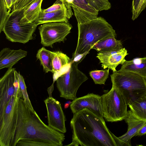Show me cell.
Masks as SVG:
<instances>
[{
	"label": "cell",
	"mask_w": 146,
	"mask_h": 146,
	"mask_svg": "<svg viewBox=\"0 0 146 146\" xmlns=\"http://www.w3.org/2000/svg\"><path fill=\"white\" fill-rule=\"evenodd\" d=\"M65 139L64 133L54 129L42 121L34 109L24 101L22 94L15 110L10 146H16L21 140L42 141L52 146H62Z\"/></svg>",
	"instance_id": "6da1fadb"
},
{
	"label": "cell",
	"mask_w": 146,
	"mask_h": 146,
	"mask_svg": "<svg viewBox=\"0 0 146 146\" xmlns=\"http://www.w3.org/2000/svg\"><path fill=\"white\" fill-rule=\"evenodd\" d=\"M70 125L72 142L67 146H120L118 137L110 131L104 119L88 109L74 114Z\"/></svg>",
	"instance_id": "7a4b0ae2"
},
{
	"label": "cell",
	"mask_w": 146,
	"mask_h": 146,
	"mask_svg": "<svg viewBox=\"0 0 146 146\" xmlns=\"http://www.w3.org/2000/svg\"><path fill=\"white\" fill-rule=\"evenodd\" d=\"M77 44L72 55L88 54L96 43L117 34L111 25L101 17L85 23L78 24Z\"/></svg>",
	"instance_id": "3957f363"
},
{
	"label": "cell",
	"mask_w": 146,
	"mask_h": 146,
	"mask_svg": "<svg viewBox=\"0 0 146 146\" xmlns=\"http://www.w3.org/2000/svg\"><path fill=\"white\" fill-rule=\"evenodd\" d=\"M112 85L122 94L128 105L146 94V78L133 72L121 70L110 75Z\"/></svg>",
	"instance_id": "277c9868"
},
{
	"label": "cell",
	"mask_w": 146,
	"mask_h": 146,
	"mask_svg": "<svg viewBox=\"0 0 146 146\" xmlns=\"http://www.w3.org/2000/svg\"><path fill=\"white\" fill-rule=\"evenodd\" d=\"M24 9L12 11L4 23L2 31L7 38L12 42L25 44L33 39V36L38 25L35 23L23 24L20 21L23 16Z\"/></svg>",
	"instance_id": "5b68a950"
},
{
	"label": "cell",
	"mask_w": 146,
	"mask_h": 146,
	"mask_svg": "<svg viewBox=\"0 0 146 146\" xmlns=\"http://www.w3.org/2000/svg\"><path fill=\"white\" fill-rule=\"evenodd\" d=\"M80 62L71 59L66 70L60 74L56 80L60 96L66 100L76 98L77 91L81 85L87 80V76L78 68Z\"/></svg>",
	"instance_id": "8992f818"
},
{
	"label": "cell",
	"mask_w": 146,
	"mask_h": 146,
	"mask_svg": "<svg viewBox=\"0 0 146 146\" xmlns=\"http://www.w3.org/2000/svg\"><path fill=\"white\" fill-rule=\"evenodd\" d=\"M68 9L72 8L78 24H82L98 17L99 11L111 7L108 0H60Z\"/></svg>",
	"instance_id": "52a82bcc"
},
{
	"label": "cell",
	"mask_w": 146,
	"mask_h": 146,
	"mask_svg": "<svg viewBox=\"0 0 146 146\" xmlns=\"http://www.w3.org/2000/svg\"><path fill=\"white\" fill-rule=\"evenodd\" d=\"M101 96L104 118L107 121L124 120L127 114V102L122 94L113 86Z\"/></svg>",
	"instance_id": "ba28073f"
},
{
	"label": "cell",
	"mask_w": 146,
	"mask_h": 146,
	"mask_svg": "<svg viewBox=\"0 0 146 146\" xmlns=\"http://www.w3.org/2000/svg\"><path fill=\"white\" fill-rule=\"evenodd\" d=\"M72 28L68 22L42 24L38 27L41 43L44 46L52 47L54 43L63 41Z\"/></svg>",
	"instance_id": "9c48e42d"
},
{
	"label": "cell",
	"mask_w": 146,
	"mask_h": 146,
	"mask_svg": "<svg viewBox=\"0 0 146 146\" xmlns=\"http://www.w3.org/2000/svg\"><path fill=\"white\" fill-rule=\"evenodd\" d=\"M22 94L20 87L8 102L2 121L0 122V146H10L12 137L15 108Z\"/></svg>",
	"instance_id": "30bf717a"
},
{
	"label": "cell",
	"mask_w": 146,
	"mask_h": 146,
	"mask_svg": "<svg viewBox=\"0 0 146 146\" xmlns=\"http://www.w3.org/2000/svg\"><path fill=\"white\" fill-rule=\"evenodd\" d=\"M44 102L47 111L48 125L61 133H66V118L60 102L52 96L48 97Z\"/></svg>",
	"instance_id": "8fae6325"
},
{
	"label": "cell",
	"mask_w": 146,
	"mask_h": 146,
	"mask_svg": "<svg viewBox=\"0 0 146 146\" xmlns=\"http://www.w3.org/2000/svg\"><path fill=\"white\" fill-rule=\"evenodd\" d=\"M16 72L14 68H9L0 79V122L3 119L8 102L15 94L14 83Z\"/></svg>",
	"instance_id": "7c38bea8"
},
{
	"label": "cell",
	"mask_w": 146,
	"mask_h": 146,
	"mask_svg": "<svg viewBox=\"0 0 146 146\" xmlns=\"http://www.w3.org/2000/svg\"><path fill=\"white\" fill-rule=\"evenodd\" d=\"M70 107L73 114L87 108L104 119L101 96L99 95L91 93L77 98L72 102Z\"/></svg>",
	"instance_id": "4fadbf2b"
},
{
	"label": "cell",
	"mask_w": 146,
	"mask_h": 146,
	"mask_svg": "<svg viewBox=\"0 0 146 146\" xmlns=\"http://www.w3.org/2000/svg\"><path fill=\"white\" fill-rule=\"evenodd\" d=\"M129 54L123 48L119 50L110 52H99L96 57L101 63L104 69H111L113 72L116 71V68L119 64H122L126 60L125 56Z\"/></svg>",
	"instance_id": "5bb4252c"
},
{
	"label": "cell",
	"mask_w": 146,
	"mask_h": 146,
	"mask_svg": "<svg viewBox=\"0 0 146 146\" xmlns=\"http://www.w3.org/2000/svg\"><path fill=\"white\" fill-rule=\"evenodd\" d=\"M124 120L128 125L127 131L118 138L120 146H131V138L135 136L139 129L146 124V121L137 118L130 110L128 111L127 115Z\"/></svg>",
	"instance_id": "9a60e30c"
},
{
	"label": "cell",
	"mask_w": 146,
	"mask_h": 146,
	"mask_svg": "<svg viewBox=\"0 0 146 146\" xmlns=\"http://www.w3.org/2000/svg\"><path fill=\"white\" fill-rule=\"evenodd\" d=\"M73 15L72 9H68L65 6L62 9L47 13H44L41 10L34 22L38 25L50 22H68Z\"/></svg>",
	"instance_id": "2e32d148"
},
{
	"label": "cell",
	"mask_w": 146,
	"mask_h": 146,
	"mask_svg": "<svg viewBox=\"0 0 146 146\" xmlns=\"http://www.w3.org/2000/svg\"><path fill=\"white\" fill-rule=\"evenodd\" d=\"M27 52L21 49H11L5 48L0 52V69L12 68L20 60L25 57Z\"/></svg>",
	"instance_id": "e0dca14e"
},
{
	"label": "cell",
	"mask_w": 146,
	"mask_h": 146,
	"mask_svg": "<svg viewBox=\"0 0 146 146\" xmlns=\"http://www.w3.org/2000/svg\"><path fill=\"white\" fill-rule=\"evenodd\" d=\"M120 70L133 72L146 78V57L126 60Z\"/></svg>",
	"instance_id": "ac0fdd59"
},
{
	"label": "cell",
	"mask_w": 146,
	"mask_h": 146,
	"mask_svg": "<svg viewBox=\"0 0 146 146\" xmlns=\"http://www.w3.org/2000/svg\"><path fill=\"white\" fill-rule=\"evenodd\" d=\"M70 61V58L62 52L59 51L52 52V66L54 74L53 83L56 81L58 74L68 66Z\"/></svg>",
	"instance_id": "d6986e66"
},
{
	"label": "cell",
	"mask_w": 146,
	"mask_h": 146,
	"mask_svg": "<svg viewBox=\"0 0 146 146\" xmlns=\"http://www.w3.org/2000/svg\"><path fill=\"white\" fill-rule=\"evenodd\" d=\"M43 0H35L29 6L24 8L23 16L20 22L23 24L34 22L38 18L41 11Z\"/></svg>",
	"instance_id": "ffe728a7"
},
{
	"label": "cell",
	"mask_w": 146,
	"mask_h": 146,
	"mask_svg": "<svg viewBox=\"0 0 146 146\" xmlns=\"http://www.w3.org/2000/svg\"><path fill=\"white\" fill-rule=\"evenodd\" d=\"M121 42L115 37H110L98 42L92 47L98 52H110L123 48Z\"/></svg>",
	"instance_id": "44dd1931"
},
{
	"label": "cell",
	"mask_w": 146,
	"mask_h": 146,
	"mask_svg": "<svg viewBox=\"0 0 146 146\" xmlns=\"http://www.w3.org/2000/svg\"><path fill=\"white\" fill-rule=\"evenodd\" d=\"M128 106L135 117L146 121V94Z\"/></svg>",
	"instance_id": "7402d4cb"
},
{
	"label": "cell",
	"mask_w": 146,
	"mask_h": 146,
	"mask_svg": "<svg viewBox=\"0 0 146 146\" xmlns=\"http://www.w3.org/2000/svg\"><path fill=\"white\" fill-rule=\"evenodd\" d=\"M52 52L42 47L38 51L36 54V57L40 60L46 73L49 72L53 73L52 66Z\"/></svg>",
	"instance_id": "603a6c76"
},
{
	"label": "cell",
	"mask_w": 146,
	"mask_h": 146,
	"mask_svg": "<svg viewBox=\"0 0 146 146\" xmlns=\"http://www.w3.org/2000/svg\"><path fill=\"white\" fill-rule=\"evenodd\" d=\"M109 71V69L93 70L90 72L89 74L95 84H104L108 78Z\"/></svg>",
	"instance_id": "cb8c5ba5"
},
{
	"label": "cell",
	"mask_w": 146,
	"mask_h": 146,
	"mask_svg": "<svg viewBox=\"0 0 146 146\" xmlns=\"http://www.w3.org/2000/svg\"><path fill=\"white\" fill-rule=\"evenodd\" d=\"M17 75L19 82L20 87L23 95V99L28 106L32 109H34L29 97L24 79L20 72H17Z\"/></svg>",
	"instance_id": "d4e9b609"
},
{
	"label": "cell",
	"mask_w": 146,
	"mask_h": 146,
	"mask_svg": "<svg viewBox=\"0 0 146 146\" xmlns=\"http://www.w3.org/2000/svg\"><path fill=\"white\" fill-rule=\"evenodd\" d=\"M7 9L5 0H0V33L2 31L4 23L10 13L7 11Z\"/></svg>",
	"instance_id": "484cf974"
},
{
	"label": "cell",
	"mask_w": 146,
	"mask_h": 146,
	"mask_svg": "<svg viewBox=\"0 0 146 146\" xmlns=\"http://www.w3.org/2000/svg\"><path fill=\"white\" fill-rule=\"evenodd\" d=\"M16 146H52L51 144L48 142L27 140H21L19 141Z\"/></svg>",
	"instance_id": "4316f807"
},
{
	"label": "cell",
	"mask_w": 146,
	"mask_h": 146,
	"mask_svg": "<svg viewBox=\"0 0 146 146\" xmlns=\"http://www.w3.org/2000/svg\"><path fill=\"white\" fill-rule=\"evenodd\" d=\"M65 7L64 4L60 1L56 0L52 6L46 9H42V11L45 13L50 12L62 9Z\"/></svg>",
	"instance_id": "83f0119b"
},
{
	"label": "cell",
	"mask_w": 146,
	"mask_h": 146,
	"mask_svg": "<svg viewBox=\"0 0 146 146\" xmlns=\"http://www.w3.org/2000/svg\"><path fill=\"white\" fill-rule=\"evenodd\" d=\"M146 7V0H140L136 11L134 15L132 17L131 19L134 21L139 16L141 12Z\"/></svg>",
	"instance_id": "f1b7e54d"
},
{
	"label": "cell",
	"mask_w": 146,
	"mask_h": 146,
	"mask_svg": "<svg viewBox=\"0 0 146 146\" xmlns=\"http://www.w3.org/2000/svg\"><path fill=\"white\" fill-rule=\"evenodd\" d=\"M35 0H21L17 4L13 6L12 11L22 9L29 6Z\"/></svg>",
	"instance_id": "f546056e"
},
{
	"label": "cell",
	"mask_w": 146,
	"mask_h": 146,
	"mask_svg": "<svg viewBox=\"0 0 146 146\" xmlns=\"http://www.w3.org/2000/svg\"><path fill=\"white\" fill-rule=\"evenodd\" d=\"M140 0H133L132 5V12L133 16L135 14Z\"/></svg>",
	"instance_id": "4dcf8cb0"
},
{
	"label": "cell",
	"mask_w": 146,
	"mask_h": 146,
	"mask_svg": "<svg viewBox=\"0 0 146 146\" xmlns=\"http://www.w3.org/2000/svg\"><path fill=\"white\" fill-rule=\"evenodd\" d=\"M146 134V124L139 129L135 136H141Z\"/></svg>",
	"instance_id": "1f68e13d"
},
{
	"label": "cell",
	"mask_w": 146,
	"mask_h": 146,
	"mask_svg": "<svg viewBox=\"0 0 146 146\" xmlns=\"http://www.w3.org/2000/svg\"><path fill=\"white\" fill-rule=\"evenodd\" d=\"M8 11L10 12L11 7L13 5V0H5Z\"/></svg>",
	"instance_id": "d6a6232c"
},
{
	"label": "cell",
	"mask_w": 146,
	"mask_h": 146,
	"mask_svg": "<svg viewBox=\"0 0 146 146\" xmlns=\"http://www.w3.org/2000/svg\"><path fill=\"white\" fill-rule=\"evenodd\" d=\"M54 84L48 88L47 91L49 94V96H52V93L54 90Z\"/></svg>",
	"instance_id": "836d02e7"
},
{
	"label": "cell",
	"mask_w": 146,
	"mask_h": 146,
	"mask_svg": "<svg viewBox=\"0 0 146 146\" xmlns=\"http://www.w3.org/2000/svg\"><path fill=\"white\" fill-rule=\"evenodd\" d=\"M72 102L70 101H68L66 102L64 104V108L65 109H66L68 107L69 105H70Z\"/></svg>",
	"instance_id": "e575fe53"
},
{
	"label": "cell",
	"mask_w": 146,
	"mask_h": 146,
	"mask_svg": "<svg viewBox=\"0 0 146 146\" xmlns=\"http://www.w3.org/2000/svg\"><path fill=\"white\" fill-rule=\"evenodd\" d=\"M21 1V0H13V6L17 4L19 2H20Z\"/></svg>",
	"instance_id": "d590c367"
}]
</instances>
